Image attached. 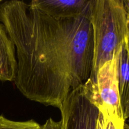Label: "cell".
<instances>
[{
	"label": "cell",
	"instance_id": "cell-1",
	"mask_svg": "<svg viewBox=\"0 0 129 129\" xmlns=\"http://www.w3.org/2000/svg\"><path fill=\"white\" fill-rule=\"evenodd\" d=\"M91 11L62 18L30 2L0 5V22L16 52L13 82L25 98L60 109L68 95L88 81L93 58Z\"/></svg>",
	"mask_w": 129,
	"mask_h": 129
},
{
	"label": "cell",
	"instance_id": "cell-2",
	"mask_svg": "<svg viewBox=\"0 0 129 129\" xmlns=\"http://www.w3.org/2000/svg\"><path fill=\"white\" fill-rule=\"evenodd\" d=\"M93 28V58L89 78L114 59L129 32L127 13L123 0H93L90 15Z\"/></svg>",
	"mask_w": 129,
	"mask_h": 129
},
{
	"label": "cell",
	"instance_id": "cell-3",
	"mask_svg": "<svg viewBox=\"0 0 129 129\" xmlns=\"http://www.w3.org/2000/svg\"><path fill=\"white\" fill-rule=\"evenodd\" d=\"M84 96L100 113L113 122L124 121L117 78L116 57L103 64L95 77L81 86Z\"/></svg>",
	"mask_w": 129,
	"mask_h": 129
},
{
	"label": "cell",
	"instance_id": "cell-4",
	"mask_svg": "<svg viewBox=\"0 0 129 129\" xmlns=\"http://www.w3.org/2000/svg\"><path fill=\"white\" fill-rule=\"evenodd\" d=\"M59 110L62 129H96L100 112L84 96L81 86L68 95Z\"/></svg>",
	"mask_w": 129,
	"mask_h": 129
},
{
	"label": "cell",
	"instance_id": "cell-5",
	"mask_svg": "<svg viewBox=\"0 0 129 129\" xmlns=\"http://www.w3.org/2000/svg\"><path fill=\"white\" fill-rule=\"evenodd\" d=\"M30 4L55 18H73L91 11L93 0H33Z\"/></svg>",
	"mask_w": 129,
	"mask_h": 129
},
{
	"label": "cell",
	"instance_id": "cell-6",
	"mask_svg": "<svg viewBox=\"0 0 129 129\" xmlns=\"http://www.w3.org/2000/svg\"><path fill=\"white\" fill-rule=\"evenodd\" d=\"M17 71L15 45L0 23V81H13Z\"/></svg>",
	"mask_w": 129,
	"mask_h": 129
},
{
	"label": "cell",
	"instance_id": "cell-7",
	"mask_svg": "<svg viewBox=\"0 0 129 129\" xmlns=\"http://www.w3.org/2000/svg\"><path fill=\"white\" fill-rule=\"evenodd\" d=\"M116 61L121 102L129 92V52L126 40L116 55Z\"/></svg>",
	"mask_w": 129,
	"mask_h": 129
},
{
	"label": "cell",
	"instance_id": "cell-8",
	"mask_svg": "<svg viewBox=\"0 0 129 129\" xmlns=\"http://www.w3.org/2000/svg\"><path fill=\"white\" fill-rule=\"evenodd\" d=\"M42 125L34 120L13 121L0 116V129H41Z\"/></svg>",
	"mask_w": 129,
	"mask_h": 129
},
{
	"label": "cell",
	"instance_id": "cell-9",
	"mask_svg": "<svg viewBox=\"0 0 129 129\" xmlns=\"http://www.w3.org/2000/svg\"><path fill=\"white\" fill-rule=\"evenodd\" d=\"M124 121L113 122L109 118L103 117L100 113L98 115L96 129H124Z\"/></svg>",
	"mask_w": 129,
	"mask_h": 129
},
{
	"label": "cell",
	"instance_id": "cell-10",
	"mask_svg": "<svg viewBox=\"0 0 129 129\" xmlns=\"http://www.w3.org/2000/svg\"><path fill=\"white\" fill-rule=\"evenodd\" d=\"M122 115L125 122L129 120V92L124 99L121 101Z\"/></svg>",
	"mask_w": 129,
	"mask_h": 129
},
{
	"label": "cell",
	"instance_id": "cell-11",
	"mask_svg": "<svg viewBox=\"0 0 129 129\" xmlns=\"http://www.w3.org/2000/svg\"><path fill=\"white\" fill-rule=\"evenodd\" d=\"M41 129H62L61 121H55L52 118H49L43 125Z\"/></svg>",
	"mask_w": 129,
	"mask_h": 129
},
{
	"label": "cell",
	"instance_id": "cell-12",
	"mask_svg": "<svg viewBox=\"0 0 129 129\" xmlns=\"http://www.w3.org/2000/svg\"><path fill=\"white\" fill-rule=\"evenodd\" d=\"M123 2L127 14L129 15V0H123Z\"/></svg>",
	"mask_w": 129,
	"mask_h": 129
},
{
	"label": "cell",
	"instance_id": "cell-13",
	"mask_svg": "<svg viewBox=\"0 0 129 129\" xmlns=\"http://www.w3.org/2000/svg\"><path fill=\"white\" fill-rule=\"evenodd\" d=\"M126 43H127V48H128V50L129 52V32H128V37H127V38L126 39Z\"/></svg>",
	"mask_w": 129,
	"mask_h": 129
},
{
	"label": "cell",
	"instance_id": "cell-14",
	"mask_svg": "<svg viewBox=\"0 0 129 129\" xmlns=\"http://www.w3.org/2000/svg\"><path fill=\"white\" fill-rule=\"evenodd\" d=\"M124 129H129V127L125 123V126H124Z\"/></svg>",
	"mask_w": 129,
	"mask_h": 129
},
{
	"label": "cell",
	"instance_id": "cell-15",
	"mask_svg": "<svg viewBox=\"0 0 129 129\" xmlns=\"http://www.w3.org/2000/svg\"><path fill=\"white\" fill-rule=\"evenodd\" d=\"M125 123H126V124H127V125H128V127H129V120H127V121H126V122H125Z\"/></svg>",
	"mask_w": 129,
	"mask_h": 129
},
{
	"label": "cell",
	"instance_id": "cell-16",
	"mask_svg": "<svg viewBox=\"0 0 129 129\" xmlns=\"http://www.w3.org/2000/svg\"><path fill=\"white\" fill-rule=\"evenodd\" d=\"M127 17H128V27H129V15L127 14Z\"/></svg>",
	"mask_w": 129,
	"mask_h": 129
},
{
	"label": "cell",
	"instance_id": "cell-17",
	"mask_svg": "<svg viewBox=\"0 0 129 129\" xmlns=\"http://www.w3.org/2000/svg\"><path fill=\"white\" fill-rule=\"evenodd\" d=\"M1 0H0V2H1Z\"/></svg>",
	"mask_w": 129,
	"mask_h": 129
}]
</instances>
